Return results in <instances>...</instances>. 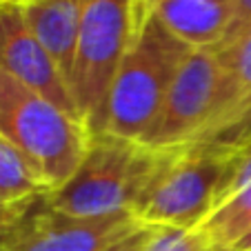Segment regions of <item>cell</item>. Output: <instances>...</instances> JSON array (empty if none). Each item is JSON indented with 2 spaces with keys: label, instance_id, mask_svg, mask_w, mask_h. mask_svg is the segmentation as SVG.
Here are the masks:
<instances>
[{
  "label": "cell",
  "instance_id": "5b68a950",
  "mask_svg": "<svg viewBox=\"0 0 251 251\" xmlns=\"http://www.w3.org/2000/svg\"><path fill=\"white\" fill-rule=\"evenodd\" d=\"M133 0H82L71 94L91 133H102L109 87L138 33Z\"/></svg>",
  "mask_w": 251,
  "mask_h": 251
},
{
  "label": "cell",
  "instance_id": "277c9868",
  "mask_svg": "<svg viewBox=\"0 0 251 251\" xmlns=\"http://www.w3.org/2000/svg\"><path fill=\"white\" fill-rule=\"evenodd\" d=\"M227 142H194L160 151L133 218L145 227L196 229L216 207Z\"/></svg>",
  "mask_w": 251,
  "mask_h": 251
},
{
  "label": "cell",
  "instance_id": "8fae6325",
  "mask_svg": "<svg viewBox=\"0 0 251 251\" xmlns=\"http://www.w3.org/2000/svg\"><path fill=\"white\" fill-rule=\"evenodd\" d=\"M151 14L191 49H216L231 23L233 0H162Z\"/></svg>",
  "mask_w": 251,
  "mask_h": 251
},
{
  "label": "cell",
  "instance_id": "52a82bcc",
  "mask_svg": "<svg viewBox=\"0 0 251 251\" xmlns=\"http://www.w3.org/2000/svg\"><path fill=\"white\" fill-rule=\"evenodd\" d=\"M142 227L131 213L76 218L56 209L29 211L0 251H102Z\"/></svg>",
  "mask_w": 251,
  "mask_h": 251
},
{
  "label": "cell",
  "instance_id": "ffe728a7",
  "mask_svg": "<svg viewBox=\"0 0 251 251\" xmlns=\"http://www.w3.org/2000/svg\"><path fill=\"white\" fill-rule=\"evenodd\" d=\"M231 251H251V233H249V236H245V238H242V240L238 242V245L233 247Z\"/></svg>",
  "mask_w": 251,
  "mask_h": 251
},
{
  "label": "cell",
  "instance_id": "9c48e42d",
  "mask_svg": "<svg viewBox=\"0 0 251 251\" xmlns=\"http://www.w3.org/2000/svg\"><path fill=\"white\" fill-rule=\"evenodd\" d=\"M216 53L223 67L220 94L196 142H231L251 131V27L236 45Z\"/></svg>",
  "mask_w": 251,
  "mask_h": 251
},
{
  "label": "cell",
  "instance_id": "44dd1931",
  "mask_svg": "<svg viewBox=\"0 0 251 251\" xmlns=\"http://www.w3.org/2000/svg\"><path fill=\"white\" fill-rule=\"evenodd\" d=\"M11 2H18V5H25V2H31V0H11Z\"/></svg>",
  "mask_w": 251,
  "mask_h": 251
},
{
  "label": "cell",
  "instance_id": "d6986e66",
  "mask_svg": "<svg viewBox=\"0 0 251 251\" xmlns=\"http://www.w3.org/2000/svg\"><path fill=\"white\" fill-rule=\"evenodd\" d=\"M20 223V220H18ZM18 223H5V225H0V245H5L7 240H9V236L16 231V225Z\"/></svg>",
  "mask_w": 251,
  "mask_h": 251
},
{
  "label": "cell",
  "instance_id": "ba28073f",
  "mask_svg": "<svg viewBox=\"0 0 251 251\" xmlns=\"http://www.w3.org/2000/svg\"><path fill=\"white\" fill-rule=\"evenodd\" d=\"M0 71L82 120L67 78L29 29L23 5L11 0H0Z\"/></svg>",
  "mask_w": 251,
  "mask_h": 251
},
{
  "label": "cell",
  "instance_id": "6da1fadb",
  "mask_svg": "<svg viewBox=\"0 0 251 251\" xmlns=\"http://www.w3.org/2000/svg\"><path fill=\"white\" fill-rule=\"evenodd\" d=\"M0 136L23 153L49 196L76 174L94 133L85 120L0 71Z\"/></svg>",
  "mask_w": 251,
  "mask_h": 251
},
{
  "label": "cell",
  "instance_id": "5bb4252c",
  "mask_svg": "<svg viewBox=\"0 0 251 251\" xmlns=\"http://www.w3.org/2000/svg\"><path fill=\"white\" fill-rule=\"evenodd\" d=\"M251 185V131L227 142V158L220 178L216 207ZM213 207V209H216Z\"/></svg>",
  "mask_w": 251,
  "mask_h": 251
},
{
  "label": "cell",
  "instance_id": "3957f363",
  "mask_svg": "<svg viewBox=\"0 0 251 251\" xmlns=\"http://www.w3.org/2000/svg\"><path fill=\"white\" fill-rule=\"evenodd\" d=\"M160 151L111 133H94L80 167L43 202L76 218L131 213ZM133 216V213H131Z\"/></svg>",
  "mask_w": 251,
  "mask_h": 251
},
{
  "label": "cell",
  "instance_id": "7a4b0ae2",
  "mask_svg": "<svg viewBox=\"0 0 251 251\" xmlns=\"http://www.w3.org/2000/svg\"><path fill=\"white\" fill-rule=\"evenodd\" d=\"M194 49L149 14L109 87L102 133L140 140L153 125L165 96Z\"/></svg>",
  "mask_w": 251,
  "mask_h": 251
},
{
  "label": "cell",
  "instance_id": "8992f818",
  "mask_svg": "<svg viewBox=\"0 0 251 251\" xmlns=\"http://www.w3.org/2000/svg\"><path fill=\"white\" fill-rule=\"evenodd\" d=\"M223 82V67L213 49H194L176 74L149 131L140 138L153 151L191 145L211 118Z\"/></svg>",
  "mask_w": 251,
  "mask_h": 251
},
{
  "label": "cell",
  "instance_id": "9a60e30c",
  "mask_svg": "<svg viewBox=\"0 0 251 251\" xmlns=\"http://www.w3.org/2000/svg\"><path fill=\"white\" fill-rule=\"evenodd\" d=\"M140 251H218L198 229L149 227Z\"/></svg>",
  "mask_w": 251,
  "mask_h": 251
},
{
  "label": "cell",
  "instance_id": "e0dca14e",
  "mask_svg": "<svg viewBox=\"0 0 251 251\" xmlns=\"http://www.w3.org/2000/svg\"><path fill=\"white\" fill-rule=\"evenodd\" d=\"M31 209H33V204H31V207H11V209H2V207H0V225L18 223V220H23L25 216L31 211Z\"/></svg>",
  "mask_w": 251,
  "mask_h": 251
},
{
  "label": "cell",
  "instance_id": "30bf717a",
  "mask_svg": "<svg viewBox=\"0 0 251 251\" xmlns=\"http://www.w3.org/2000/svg\"><path fill=\"white\" fill-rule=\"evenodd\" d=\"M23 14L33 36L69 82L78 51L82 0H31L23 5Z\"/></svg>",
  "mask_w": 251,
  "mask_h": 251
},
{
  "label": "cell",
  "instance_id": "2e32d148",
  "mask_svg": "<svg viewBox=\"0 0 251 251\" xmlns=\"http://www.w3.org/2000/svg\"><path fill=\"white\" fill-rule=\"evenodd\" d=\"M147 229L149 227H138L133 233H129L127 238H123V240H118L116 245H111V247H107V249H102V251H140V247H142V240H145V236H147Z\"/></svg>",
  "mask_w": 251,
  "mask_h": 251
},
{
  "label": "cell",
  "instance_id": "ac0fdd59",
  "mask_svg": "<svg viewBox=\"0 0 251 251\" xmlns=\"http://www.w3.org/2000/svg\"><path fill=\"white\" fill-rule=\"evenodd\" d=\"M136 2V14H138V23H142V20L147 18L149 14H151L153 9L158 7V2H162V0H133Z\"/></svg>",
  "mask_w": 251,
  "mask_h": 251
},
{
  "label": "cell",
  "instance_id": "4fadbf2b",
  "mask_svg": "<svg viewBox=\"0 0 251 251\" xmlns=\"http://www.w3.org/2000/svg\"><path fill=\"white\" fill-rule=\"evenodd\" d=\"M196 229L218 251H231L251 233V185L220 202Z\"/></svg>",
  "mask_w": 251,
  "mask_h": 251
},
{
  "label": "cell",
  "instance_id": "7c38bea8",
  "mask_svg": "<svg viewBox=\"0 0 251 251\" xmlns=\"http://www.w3.org/2000/svg\"><path fill=\"white\" fill-rule=\"evenodd\" d=\"M47 196L25 156L0 136V207H31Z\"/></svg>",
  "mask_w": 251,
  "mask_h": 251
}]
</instances>
